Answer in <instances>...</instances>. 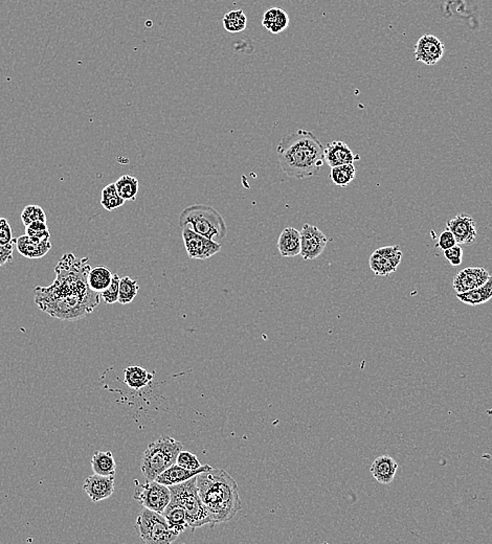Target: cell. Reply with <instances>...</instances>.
Listing matches in <instances>:
<instances>
[{
	"label": "cell",
	"instance_id": "obj_1",
	"mask_svg": "<svg viewBox=\"0 0 492 544\" xmlns=\"http://www.w3.org/2000/svg\"><path fill=\"white\" fill-rule=\"evenodd\" d=\"M90 269L88 258L63 254L55 268V281L50 286H37L34 290L37 306L61 320H78L94 312L101 295L88 286Z\"/></svg>",
	"mask_w": 492,
	"mask_h": 544
},
{
	"label": "cell",
	"instance_id": "obj_2",
	"mask_svg": "<svg viewBox=\"0 0 492 544\" xmlns=\"http://www.w3.org/2000/svg\"><path fill=\"white\" fill-rule=\"evenodd\" d=\"M324 146L319 138L307 130L287 134L277 146L279 164L285 175L305 179L319 174L324 166Z\"/></svg>",
	"mask_w": 492,
	"mask_h": 544
},
{
	"label": "cell",
	"instance_id": "obj_3",
	"mask_svg": "<svg viewBox=\"0 0 492 544\" xmlns=\"http://www.w3.org/2000/svg\"><path fill=\"white\" fill-rule=\"evenodd\" d=\"M200 499L216 523L232 521L242 509L236 481L222 469H213L196 477Z\"/></svg>",
	"mask_w": 492,
	"mask_h": 544
},
{
	"label": "cell",
	"instance_id": "obj_4",
	"mask_svg": "<svg viewBox=\"0 0 492 544\" xmlns=\"http://www.w3.org/2000/svg\"><path fill=\"white\" fill-rule=\"evenodd\" d=\"M180 226L218 243L228 234L224 217L215 208L204 204H195L184 208L180 215Z\"/></svg>",
	"mask_w": 492,
	"mask_h": 544
},
{
	"label": "cell",
	"instance_id": "obj_5",
	"mask_svg": "<svg viewBox=\"0 0 492 544\" xmlns=\"http://www.w3.org/2000/svg\"><path fill=\"white\" fill-rule=\"evenodd\" d=\"M182 450H184L182 444L167 435L150 444L144 451L140 464L146 481H156L160 473L176 463L178 453Z\"/></svg>",
	"mask_w": 492,
	"mask_h": 544
},
{
	"label": "cell",
	"instance_id": "obj_6",
	"mask_svg": "<svg viewBox=\"0 0 492 544\" xmlns=\"http://www.w3.org/2000/svg\"><path fill=\"white\" fill-rule=\"evenodd\" d=\"M169 488L171 491V501H175L184 510L186 521L192 531L206 525L214 527V521L200 499L196 477Z\"/></svg>",
	"mask_w": 492,
	"mask_h": 544
},
{
	"label": "cell",
	"instance_id": "obj_7",
	"mask_svg": "<svg viewBox=\"0 0 492 544\" xmlns=\"http://www.w3.org/2000/svg\"><path fill=\"white\" fill-rule=\"evenodd\" d=\"M136 529L140 539L148 544L173 543L180 535L169 525L162 513L146 508L140 512L136 519Z\"/></svg>",
	"mask_w": 492,
	"mask_h": 544
},
{
	"label": "cell",
	"instance_id": "obj_8",
	"mask_svg": "<svg viewBox=\"0 0 492 544\" xmlns=\"http://www.w3.org/2000/svg\"><path fill=\"white\" fill-rule=\"evenodd\" d=\"M136 483L133 499L146 509L164 513L171 501L170 488L156 481H146L145 483L136 481Z\"/></svg>",
	"mask_w": 492,
	"mask_h": 544
},
{
	"label": "cell",
	"instance_id": "obj_9",
	"mask_svg": "<svg viewBox=\"0 0 492 544\" xmlns=\"http://www.w3.org/2000/svg\"><path fill=\"white\" fill-rule=\"evenodd\" d=\"M403 259L399 245L381 247L371 254L369 265L373 274L377 276H387L398 268Z\"/></svg>",
	"mask_w": 492,
	"mask_h": 544
},
{
	"label": "cell",
	"instance_id": "obj_10",
	"mask_svg": "<svg viewBox=\"0 0 492 544\" xmlns=\"http://www.w3.org/2000/svg\"><path fill=\"white\" fill-rule=\"evenodd\" d=\"M182 239L186 254L194 260H208L211 257L218 254L221 250V245L218 242L197 234L190 228H184Z\"/></svg>",
	"mask_w": 492,
	"mask_h": 544
},
{
	"label": "cell",
	"instance_id": "obj_11",
	"mask_svg": "<svg viewBox=\"0 0 492 544\" xmlns=\"http://www.w3.org/2000/svg\"><path fill=\"white\" fill-rule=\"evenodd\" d=\"M301 257L311 261L319 258L326 248L328 238L317 226L305 224L301 230Z\"/></svg>",
	"mask_w": 492,
	"mask_h": 544
},
{
	"label": "cell",
	"instance_id": "obj_12",
	"mask_svg": "<svg viewBox=\"0 0 492 544\" xmlns=\"http://www.w3.org/2000/svg\"><path fill=\"white\" fill-rule=\"evenodd\" d=\"M445 52V43L436 36L427 34L418 40L414 55L416 61L421 62L425 65L433 66L443 58Z\"/></svg>",
	"mask_w": 492,
	"mask_h": 544
},
{
	"label": "cell",
	"instance_id": "obj_13",
	"mask_svg": "<svg viewBox=\"0 0 492 544\" xmlns=\"http://www.w3.org/2000/svg\"><path fill=\"white\" fill-rule=\"evenodd\" d=\"M447 230H451L455 236L458 244L471 245L477 239V224L473 217L469 215H457L447 222Z\"/></svg>",
	"mask_w": 492,
	"mask_h": 544
},
{
	"label": "cell",
	"instance_id": "obj_14",
	"mask_svg": "<svg viewBox=\"0 0 492 544\" xmlns=\"http://www.w3.org/2000/svg\"><path fill=\"white\" fill-rule=\"evenodd\" d=\"M489 276L483 267H467L455 276L453 287L457 293L467 292L485 284Z\"/></svg>",
	"mask_w": 492,
	"mask_h": 544
},
{
	"label": "cell",
	"instance_id": "obj_15",
	"mask_svg": "<svg viewBox=\"0 0 492 544\" xmlns=\"http://www.w3.org/2000/svg\"><path fill=\"white\" fill-rule=\"evenodd\" d=\"M83 489L92 503L105 501L114 494V477H104L94 473L85 479Z\"/></svg>",
	"mask_w": 492,
	"mask_h": 544
},
{
	"label": "cell",
	"instance_id": "obj_16",
	"mask_svg": "<svg viewBox=\"0 0 492 544\" xmlns=\"http://www.w3.org/2000/svg\"><path fill=\"white\" fill-rule=\"evenodd\" d=\"M325 162L330 168L343 164H354L356 160H359L361 156L359 154L353 153L352 150L349 148L346 142L341 140H334L329 142L325 148L324 151Z\"/></svg>",
	"mask_w": 492,
	"mask_h": 544
},
{
	"label": "cell",
	"instance_id": "obj_17",
	"mask_svg": "<svg viewBox=\"0 0 492 544\" xmlns=\"http://www.w3.org/2000/svg\"><path fill=\"white\" fill-rule=\"evenodd\" d=\"M211 469H213V467H211L210 465H202L200 469L189 470L175 463L168 469L164 470V472L160 473L156 477V481L162 485L171 487V486L178 485V483L189 481L192 477H197L200 473L206 472Z\"/></svg>",
	"mask_w": 492,
	"mask_h": 544
},
{
	"label": "cell",
	"instance_id": "obj_18",
	"mask_svg": "<svg viewBox=\"0 0 492 544\" xmlns=\"http://www.w3.org/2000/svg\"><path fill=\"white\" fill-rule=\"evenodd\" d=\"M15 245L22 257L32 260L41 259L52 250L51 241L39 240L27 234L16 239Z\"/></svg>",
	"mask_w": 492,
	"mask_h": 544
},
{
	"label": "cell",
	"instance_id": "obj_19",
	"mask_svg": "<svg viewBox=\"0 0 492 544\" xmlns=\"http://www.w3.org/2000/svg\"><path fill=\"white\" fill-rule=\"evenodd\" d=\"M370 470L373 477L379 483L389 485L393 483L394 479H395L397 470H398V464L393 457L381 455L373 461Z\"/></svg>",
	"mask_w": 492,
	"mask_h": 544
},
{
	"label": "cell",
	"instance_id": "obj_20",
	"mask_svg": "<svg viewBox=\"0 0 492 544\" xmlns=\"http://www.w3.org/2000/svg\"><path fill=\"white\" fill-rule=\"evenodd\" d=\"M278 250L284 258H293L301 252V232L295 228H285L278 240Z\"/></svg>",
	"mask_w": 492,
	"mask_h": 544
},
{
	"label": "cell",
	"instance_id": "obj_21",
	"mask_svg": "<svg viewBox=\"0 0 492 544\" xmlns=\"http://www.w3.org/2000/svg\"><path fill=\"white\" fill-rule=\"evenodd\" d=\"M457 298L460 302L469 306H479L485 304L492 298V276H489L487 282L478 288L467 291L464 293H457Z\"/></svg>",
	"mask_w": 492,
	"mask_h": 544
},
{
	"label": "cell",
	"instance_id": "obj_22",
	"mask_svg": "<svg viewBox=\"0 0 492 544\" xmlns=\"http://www.w3.org/2000/svg\"><path fill=\"white\" fill-rule=\"evenodd\" d=\"M153 378V373H149L144 367H138V365L126 367L125 372H124V382L128 387L136 389V391L149 385Z\"/></svg>",
	"mask_w": 492,
	"mask_h": 544
},
{
	"label": "cell",
	"instance_id": "obj_23",
	"mask_svg": "<svg viewBox=\"0 0 492 544\" xmlns=\"http://www.w3.org/2000/svg\"><path fill=\"white\" fill-rule=\"evenodd\" d=\"M92 468L96 475L104 477H114L116 473V463L110 451H96L92 455Z\"/></svg>",
	"mask_w": 492,
	"mask_h": 544
},
{
	"label": "cell",
	"instance_id": "obj_24",
	"mask_svg": "<svg viewBox=\"0 0 492 544\" xmlns=\"http://www.w3.org/2000/svg\"><path fill=\"white\" fill-rule=\"evenodd\" d=\"M162 515L166 518L169 525L180 534L190 527L188 521H186V512L175 501H171L169 503Z\"/></svg>",
	"mask_w": 492,
	"mask_h": 544
},
{
	"label": "cell",
	"instance_id": "obj_25",
	"mask_svg": "<svg viewBox=\"0 0 492 544\" xmlns=\"http://www.w3.org/2000/svg\"><path fill=\"white\" fill-rule=\"evenodd\" d=\"M112 274L109 268L105 266H96L92 268L88 272V286L94 292L101 293L105 290L112 281Z\"/></svg>",
	"mask_w": 492,
	"mask_h": 544
},
{
	"label": "cell",
	"instance_id": "obj_26",
	"mask_svg": "<svg viewBox=\"0 0 492 544\" xmlns=\"http://www.w3.org/2000/svg\"><path fill=\"white\" fill-rule=\"evenodd\" d=\"M114 184H116L118 195L122 197V199L125 202H136L138 190H140L138 178L131 175H122Z\"/></svg>",
	"mask_w": 492,
	"mask_h": 544
},
{
	"label": "cell",
	"instance_id": "obj_27",
	"mask_svg": "<svg viewBox=\"0 0 492 544\" xmlns=\"http://www.w3.org/2000/svg\"><path fill=\"white\" fill-rule=\"evenodd\" d=\"M356 168L354 164L333 166L330 171V179L335 186H347L355 179Z\"/></svg>",
	"mask_w": 492,
	"mask_h": 544
},
{
	"label": "cell",
	"instance_id": "obj_28",
	"mask_svg": "<svg viewBox=\"0 0 492 544\" xmlns=\"http://www.w3.org/2000/svg\"><path fill=\"white\" fill-rule=\"evenodd\" d=\"M101 204L106 210L112 212L125 204V200L118 195L116 184H109L102 190Z\"/></svg>",
	"mask_w": 492,
	"mask_h": 544
},
{
	"label": "cell",
	"instance_id": "obj_29",
	"mask_svg": "<svg viewBox=\"0 0 492 544\" xmlns=\"http://www.w3.org/2000/svg\"><path fill=\"white\" fill-rule=\"evenodd\" d=\"M222 22H224V27L226 31L230 33H240V32L244 31L246 28L248 18L242 10H235V11H231L226 14Z\"/></svg>",
	"mask_w": 492,
	"mask_h": 544
},
{
	"label": "cell",
	"instance_id": "obj_30",
	"mask_svg": "<svg viewBox=\"0 0 492 544\" xmlns=\"http://www.w3.org/2000/svg\"><path fill=\"white\" fill-rule=\"evenodd\" d=\"M138 290H140V286H138V281L132 280L129 276L120 278L118 303L122 305L130 304L136 298Z\"/></svg>",
	"mask_w": 492,
	"mask_h": 544
},
{
	"label": "cell",
	"instance_id": "obj_31",
	"mask_svg": "<svg viewBox=\"0 0 492 544\" xmlns=\"http://www.w3.org/2000/svg\"><path fill=\"white\" fill-rule=\"evenodd\" d=\"M21 221L23 226L27 228L30 224L36 221H43L46 222V215L43 208L38 206H28L24 208L21 214Z\"/></svg>",
	"mask_w": 492,
	"mask_h": 544
},
{
	"label": "cell",
	"instance_id": "obj_32",
	"mask_svg": "<svg viewBox=\"0 0 492 544\" xmlns=\"http://www.w3.org/2000/svg\"><path fill=\"white\" fill-rule=\"evenodd\" d=\"M120 278L118 274H114L112 276L111 283L109 286L100 293L101 298H103L106 304H114L118 303V291H120Z\"/></svg>",
	"mask_w": 492,
	"mask_h": 544
},
{
	"label": "cell",
	"instance_id": "obj_33",
	"mask_svg": "<svg viewBox=\"0 0 492 544\" xmlns=\"http://www.w3.org/2000/svg\"><path fill=\"white\" fill-rule=\"evenodd\" d=\"M25 234L28 236L33 237V238L39 239V240L48 241L51 239V232L48 230L47 224L43 221H36L33 224L27 226Z\"/></svg>",
	"mask_w": 492,
	"mask_h": 544
},
{
	"label": "cell",
	"instance_id": "obj_34",
	"mask_svg": "<svg viewBox=\"0 0 492 544\" xmlns=\"http://www.w3.org/2000/svg\"><path fill=\"white\" fill-rule=\"evenodd\" d=\"M176 464L189 470H197L202 467V463L194 453L191 451L182 450L178 453Z\"/></svg>",
	"mask_w": 492,
	"mask_h": 544
},
{
	"label": "cell",
	"instance_id": "obj_35",
	"mask_svg": "<svg viewBox=\"0 0 492 544\" xmlns=\"http://www.w3.org/2000/svg\"><path fill=\"white\" fill-rule=\"evenodd\" d=\"M289 17L284 10L278 8V14H277L276 21L272 24L269 32L272 34H280L288 28Z\"/></svg>",
	"mask_w": 492,
	"mask_h": 544
},
{
	"label": "cell",
	"instance_id": "obj_36",
	"mask_svg": "<svg viewBox=\"0 0 492 544\" xmlns=\"http://www.w3.org/2000/svg\"><path fill=\"white\" fill-rule=\"evenodd\" d=\"M14 241L15 239H13L9 221L6 218H0V245L5 246V245L11 244Z\"/></svg>",
	"mask_w": 492,
	"mask_h": 544
},
{
	"label": "cell",
	"instance_id": "obj_37",
	"mask_svg": "<svg viewBox=\"0 0 492 544\" xmlns=\"http://www.w3.org/2000/svg\"><path fill=\"white\" fill-rule=\"evenodd\" d=\"M445 256L447 260L451 263L453 266H460L463 260V250L459 244L445 250Z\"/></svg>",
	"mask_w": 492,
	"mask_h": 544
},
{
	"label": "cell",
	"instance_id": "obj_38",
	"mask_svg": "<svg viewBox=\"0 0 492 544\" xmlns=\"http://www.w3.org/2000/svg\"><path fill=\"white\" fill-rule=\"evenodd\" d=\"M457 244V241H456L453 232H451V230H447L440 235L439 239H438L437 247L445 252V250H449V248H451V247Z\"/></svg>",
	"mask_w": 492,
	"mask_h": 544
},
{
	"label": "cell",
	"instance_id": "obj_39",
	"mask_svg": "<svg viewBox=\"0 0 492 544\" xmlns=\"http://www.w3.org/2000/svg\"><path fill=\"white\" fill-rule=\"evenodd\" d=\"M15 243L16 239L11 244L5 245V246L0 245V267L11 264L13 262V248Z\"/></svg>",
	"mask_w": 492,
	"mask_h": 544
},
{
	"label": "cell",
	"instance_id": "obj_40",
	"mask_svg": "<svg viewBox=\"0 0 492 544\" xmlns=\"http://www.w3.org/2000/svg\"><path fill=\"white\" fill-rule=\"evenodd\" d=\"M277 14H278V8H272V9H269L268 11L264 14L262 19V25L265 29L268 30V31L270 30V28L272 27V24L276 21Z\"/></svg>",
	"mask_w": 492,
	"mask_h": 544
},
{
	"label": "cell",
	"instance_id": "obj_41",
	"mask_svg": "<svg viewBox=\"0 0 492 544\" xmlns=\"http://www.w3.org/2000/svg\"><path fill=\"white\" fill-rule=\"evenodd\" d=\"M491 98H492V91H491Z\"/></svg>",
	"mask_w": 492,
	"mask_h": 544
}]
</instances>
